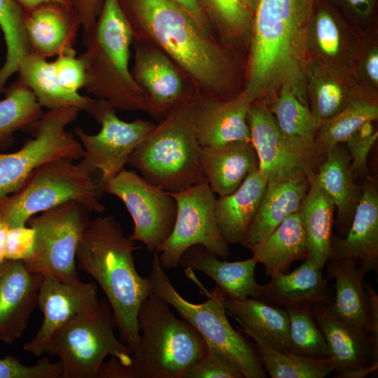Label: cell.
<instances>
[{
	"mask_svg": "<svg viewBox=\"0 0 378 378\" xmlns=\"http://www.w3.org/2000/svg\"><path fill=\"white\" fill-rule=\"evenodd\" d=\"M315 1H258L244 89L254 100L287 84L307 104L309 34Z\"/></svg>",
	"mask_w": 378,
	"mask_h": 378,
	"instance_id": "1",
	"label": "cell"
},
{
	"mask_svg": "<svg viewBox=\"0 0 378 378\" xmlns=\"http://www.w3.org/2000/svg\"><path fill=\"white\" fill-rule=\"evenodd\" d=\"M137 247L121 223L112 216H98L85 228L79 242L78 267L99 285L108 302L120 340L136 354L140 348L138 313L153 293L148 277L137 272Z\"/></svg>",
	"mask_w": 378,
	"mask_h": 378,
	"instance_id": "2",
	"label": "cell"
},
{
	"mask_svg": "<svg viewBox=\"0 0 378 378\" xmlns=\"http://www.w3.org/2000/svg\"><path fill=\"white\" fill-rule=\"evenodd\" d=\"M135 40L148 37L199 87L198 94L220 99L228 61L220 47L172 0H117Z\"/></svg>",
	"mask_w": 378,
	"mask_h": 378,
	"instance_id": "3",
	"label": "cell"
},
{
	"mask_svg": "<svg viewBox=\"0 0 378 378\" xmlns=\"http://www.w3.org/2000/svg\"><path fill=\"white\" fill-rule=\"evenodd\" d=\"M130 26L117 0H104L95 23L83 31L84 88L115 108L148 111V101L129 69Z\"/></svg>",
	"mask_w": 378,
	"mask_h": 378,
	"instance_id": "4",
	"label": "cell"
},
{
	"mask_svg": "<svg viewBox=\"0 0 378 378\" xmlns=\"http://www.w3.org/2000/svg\"><path fill=\"white\" fill-rule=\"evenodd\" d=\"M197 94L155 125L127 161L148 182L169 192L184 190L206 179L194 120Z\"/></svg>",
	"mask_w": 378,
	"mask_h": 378,
	"instance_id": "5",
	"label": "cell"
},
{
	"mask_svg": "<svg viewBox=\"0 0 378 378\" xmlns=\"http://www.w3.org/2000/svg\"><path fill=\"white\" fill-rule=\"evenodd\" d=\"M138 324L140 348L130 365L134 378H183L205 351L199 332L153 293L139 309Z\"/></svg>",
	"mask_w": 378,
	"mask_h": 378,
	"instance_id": "6",
	"label": "cell"
},
{
	"mask_svg": "<svg viewBox=\"0 0 378 378\" xmlns=\"http://www.w3.org/2000/svg\"><path fill=\"white\" fill-rule=\"evenodd\" d=\"M82 160L61 159L34 170L14 192L0 199V218L9 226L27 225L32 216L68 201H76L92 212L102 213L98 185Z\"/></svg>",
	"mask_w": 378,
	"mask_h": 378,
	"instance_id": "7",
	"label": "cell"
},
{
	"mask_svg": "<svg viewBox=\"0 0 378 378\" xmlns=\"http://www.w3.org/2000/svg\"><path fill=\"white\" fill-rule=\"evenodd\" d=\"M153 293L162 298L188 322L206 344L227 354L241 368L245 378H265L267 372L260 357L245 335L230 324L224 304L225 294L216 285L207 292L203 302L194 303L176 290L153 252L148 275Z\"/></svg>",
	"mask_w": 378,
	"mask_h": 378,
	"instance_id": "8",
	"label": "cell"
},
{
	"mask_svg": "<svg viewBox=\"0 0 378 378\" xmlns=\"http://www.w3.org/2000/svg\"><path fill=\"white\" fill-rule=\"evenodd\" d=\"M117 327L107 300L69 321L52 337L49 354L57 356L62 378H97L107 356L125 365L132 363L130 347L117 338Z\"/></svg>",
	"mask_w": 378,
	"mask_h": 378,
	"instance_id": "9",
	"label": "cell"
},
{
	"mask_svg": "<svg viewBox=\"0 0 378 378\" xmlns=\"http://www.w3.org/2000/svg\"><path fill=\"white\" fill-rule=\"evenodd\" d=\"M80 111L76 106L48 110L27 130L31 138L18 150L0 153V199L15 192L34 170L46 163L83 158L80 141L66 130Z\"/></svg>",
	"mask_w": 378,
	"mask_h": 378,
	"instance_id": "10",
	"label": "cell"
},
{
	"mask_svg": "<svg viewBox=\"0 0 378 378\" xmlns=\"http://www.w3.org/2000/svg\"><path fill=\"white\" fill-rule=\"evenodd\" d=\"M91 212L76 201H68L29 218L27 225L35 230V244L31 256L24 262L27 270L64 281L79 280L76 252Z\"/></svg>",
	"mask_w": 378,
	"mask_h": 378,
	"instance_id": "11",
	"label": "cell"
},
{
	"mask_svg": "<svg viewBox=\"0 0 378 378\" xmlns=\"http://www.w3.org/2000/svg\"><path fill=\"white\" fill-rule=\"evenodd\" d=\"M169 193L177 211L170 235L156 251L162 267L165 270L176 269L183 253L195 245L203 246L220 258H229V244L221 235L216 218V197L207 181Z\"/></svg>",
	"mask_w": 378,
	"mask_h": 378,
	"instance_id": "12",
	"label": "cell"
},
{
	"mask_svg": "<svg viewBox=\"0 0 378 378\" xmlns=\"http://www.w3.org/2000/svg\"><path fill=\"white\" fill-rule=\"evenodd\" d=\"M89 114L101 125L99 132L89 134L76 126L74 134L85 151L82 160L92 173L100 172L102 186L125 169L131 153L155 124L141 119L123 121L111 104L99 99Z\"/></svg>",
	"mask_w": 378,
	"mask_h": 378,
	"instance_id": "13",
	"label": "cell"
},
{
	"mask_svg": "<svg viewBox=\"0 0 378 378\" xmlns=\"http://www.w3.org/2000/svg\"><path fill=\"white\" fill-rule=\"evenodd\" d=\"M106 193L120 199L133 223L130 237L142 243L150 252L170 235L176 220L177 206L171 194L144 179L135 171H121L102 186Z\"/></svg>",
	"mask_w": 378,
	"mask_h": 378,
	"instance_id": "14",
	"label": "cell"
},
{
	"mask_svg": "<svg viewBox=\"0 0 378 378\" xmlns=\"http://www.w3.org/2000/svg\"><path fill=\"white\" fill-rule=\"evenodd\" d=\"M247 122L258 159V170L267 184L298 174H304L309 179L316 173L317 162L282 132L265 99L253 102Z\"/></svg>",
	"mask_w": 378,
	"mask_h": 378,
	"instance_id": "15",
	"label": "cell"
},
{
	"mask_svg": "<svg viewBox=\"0 0 378 378\" xmlns=\"http://www.w3.org/2000/svg\"><path fill=\"white\" fill-rule=\"evenodd\" d=\"M100 300L95 284L64 281L52 276H42L37 306L43 315L34 337L24 345V350L35 356L48 354L55 332L74 316L95 307Z\"/></svg>",
	"mask_w": 378,
	"mask_h": 378,
	"instance_id": "16",
	"label": "cell"
},
{
	"mask_svg": "<svg viewBox=\"0 0 378 378\" xmlns=\"http://www.w3.org/2000/svg\"><path fill=\"white\" fill-rule=\"evenodd\" d=\"M134 48L132 75L148 98V112L160 122L174 108L197 93L186 92L174 62L160 48H150L137 40Z\"/></svg>",
	"mask_w": 378,
	"mask_h": 378,
	"instance_id": "17",
	"label": "cell"
},
{
	"mask_svg": "<svg viewBox=\"0 0 378 378\" xmlns=\"http://www.w3.org/2000/svg\"><path fill=\"white\" fill-rule=\"evenodd\" d=\"M41 278L22 260L5 259L0 264V342L11 344L24 332L37 305Z\"/></svg>",
	"mask_w": 378,
	"mask_h": 378,
	"instance_id": "18",
	"label": "cell"
},
{
	"mask_svg": "<svg viewBox=\"0 0 378 378\" xmlns=\"http://www.w3.org/2000/svg\"><path fill=\"white\" fill-rule=\"evenodd\" d=\"M255 100L246 91L219 99L197 94L194 120L200 145L220 146L233 141H250L248 110Z\"/></svg>",
	"mask_w": 378,
	"mask_h": 378,
	"instance_id": "19",
	"label": "cell"
},
{
	"mask_svg": "<svg viewBox=\"0 0 378 378\" xmlns=\"http://www.w3.org/2000/svg\"><path fill=\"white\" fill-rule=\"evenodd\" d=\"M328 259H349L365 274L378 270V192L369 180L361 189L344 236H332Z\"/></svg>",
	"mask_w": 378,
	"mask_h": 378,
	"instance_id": "20",
	"label": "cell"
},
{
	"mask_svg": "<svg viewBox=\"0 0 378 378\" xmlns=\"http://www.w3.org/2000/svg\"><path fill=\"white\" fill-rule=\"evenodd\" d=\"M311 310L337 374L378 364V342L370 334L339 318L329 303H315Z\"/></svg>",
	"mask_w": 378,
	"mask_h": 378,
	"instance_id": "21",
	"label": "cell"
},
{
	"mask_svg": "<svg viewBox=\"0 0 378 378\" xmlns=\"http://www.w3.org/2000/svg\"><path fill=\"white\" fill-rule=\"evenodd\" d=\"M24 23L31 52L46 58L74 48L81 27L72 7L53 1L24 11Z\"/></svg>",
	"mask_w": 378,
	"mask_h": 378,
	"instance_id": "22",
	"label": "cell"
},
{
	"mask_svg": "<svg viewBox=\"0 0 378 378\" xmlns=\"http://www.w3.org/2000/svg\"><path fill=\"white\" fill-rule=\"evenodd\" d=\"M309 259L291 272L273 275L270 282L260 285L256 298L285 309L317 302L330 303L333 297L329 278Z\"/></svg>",
	"mask_w": 378,
	"mask_h": 378,
	"instance_id": "23",
	"label": "cell"
},
{
	"mask_svg": "<svg viewBox=\"0 0 378 378\" xmlns=\"http://www.w3.org/2000/svg\"><path fill=\"white\" fill-rule=\"evenodd\" d=\"M309 186L307 176L304 174L267 183L241 244L251 250L267 237L286 218L298 212Z\"/></svg>",
	"mask_w": 378,
	"mask_h": 378,
	"instance_id": "24",
	"label": "cell"
},
{
	"mask_svg": "<svg viewBox=\"0 0 378 378\" xmlns=\"http://www.w3.org/2000/svg\"><path fill=\"white\" fill-rule=\"evenodd\" d=\"M324 267L329 279L335 281V294L329 303L332 310L345 322L372 336L371 306L363 285L366 274L349 259H328Z\"/></svg>",
	"mask_w": 378,
	"mask_h": 378,
	"instance_id": "25",
	"label": "cell"
},
{
	"mask_svg": "<svg viewBox=\"0 0 378 378\" xmlns=\"http://www.w3.org/2000/svg\"><path fill=\"white\" fill-rule=\"evenodd\" d=\"M200 161L206 180L218 196L234 192L258 168V156L250 141L201 146Z\"/></svg>",
	"mask_w": 378,
	"mask_h": 378,
	"instance_id": "26",
	"label": "cell"
},
{
	"mask_svg": "<svg viewBox=\"0 0 378 378\" xmlns=\"http://www.w3.org/2000/svg\"><path fill=\"white\" fill-rule=\"evenodd\" d=\"M258 263L253 256L234 262L221 260L200 245L188 248L179 261L182 267L209 276L227 297L237 300L257 298L260 285L255 280V269Z\"/></svg>",
	"mask_w": 378,
	"mask_h": 378,
	"instance_id": "27",
	"label": "cell"
},
{
	"mask_svg": "<svg viewBox=\"0 0 378 378\" xmlns=\"http://www.w3.org/2000/svg\"><path fill=\"white\" fill-rule=\"evenodd\" d=\"M267 188L258 168L232 193L219 196L215 212L220 232L227 244L241 243Z\"/></svg>",
	"mask_w": 378,
	"mask_h": 378,
	"instance_id": "28",
	"label": "cell"
},
{
	"mask_svg": "<svg viewBox=\"0 0 378 378\" xmlns=\"http://www.w3.org/2000/svg\"><path fill=\"white\" fill-rule=\"evenodd\" d=\"M325 154L326 158L318 167L314 178L334 202L341 231L346 233L361 190L354 183L346 148L338 144Z\"/></svg>",
	"mask_w": 378,
	"mask_h": 378,
	"instance_id": "29",
	"label": "cell"
},
{
	"mask_svg": "<svg viewBox=\"0 0 378 378\" xmlns=\"http://www.w3.org/2000/svg\"><path fill=\"white\" fill-rule=\"evenodd\" d=\"M314 175L298 211L307 243V258L323 270L331 249L335 205L320 187Z\"/></svg>",
	"mask_w": 378,
	"mask_h": 378,
	"instance_id": "30",
	"label": "cell"
},
{
	"mask_svg": "<svg viewBox=\"0 0 378 378\" xmlns=\"http://www.w3.org/2000/svg\"><path fill=\"white\" fill-rule=\"evenodd\" d=\"M18 80L34 94L41 107L48 110L76 106L89 113L95 99L64 91L56 78L53 63L31 52L19 62Z\"/></svg>",
	"mask_w": 378,
	"mask_h": 378,
	"instance_id": "31",
	"label": "cell"
},
{
	"mask_svg": "<svg viewBox=\"0 0 378 378\" xmlns=\"http://www.w3.org/2000/svg\"><path fill=\"white\" fill-rule=\"evenodd\" d=\"M227 314L279 351L289 352L288 315L286 309L258 298L232 299L225 295Z\"/></svg>",
	"mask_w": 378,
	"mask_h": 378,
	"instance_id": "32",
	"label": "cell"
},
{
	"mask_svg": "<svg viewBox=\"0 0 378 378\" xmlns=\"http://www.w3.org/2000/svg\"><path fill=\"white\" fill-rule=\"evenodd\" d=\"M250 251L267 276L288 272L294 261L307 259L306 237L299 212L286 218Z\"/></svg>",
	"mask_w": 378,
	"mask_h": 378,
	"instance_id": "33",
	"label": "cell"
},
{
	"mask_svg": "<svg viewBox=\"0 0 378 378\" xmlns=\"http://www.w3.org/2000/svg\"><path fill=\"white\" fill-rule=\"evenodd\" d=\"M341 70L336 66L316 64L309 71V88L307 95L309 92L310 110L318 127L341 111L357 94Z\"/></svg>",
	"mask_w": 378,
	"mask_h": 378,
	"instance_id": "34",
	"label": "cell"
},
{
	"mask_svg": "<svg viewBox=\"0 0 378 378\" xmlns=\"http://www.w3.org/2000/svg\"><path fill=\"white\" fill-rule=\"evenodd\" d=\"M278 91L270 108L279 128L291 142L317 162L315 139L318 125L314 116L307 105L295 97L288 85H281Z\"/></svg>",
	"mask_w": 378,
	"mask_h": 378,
	"instance_id": "35",
	"label": "cell"
},
{
	"mask_svg": "<svg viewBox=\"0 0 378 378\" xmlns=\"http://www.w3.org/2000/svg\"><path fill=\"white\" fill-rule=\"evenodd\" d=\"M378 118V105L374 98L356 94L337 114L319 126L315 139L318 158L332 146L345 143L367 123Z\"/></svg>",
	"mask_w": 378,
	"mask_h": 378,
	"instance_id": "36",
	"label": "cell"
},
{
	"mask_svg": "<svg viewBox=\"0 0 378 378\" xmlns=\"http://www.w3.org/2000/svg\"><path fill=\"white\" fill-rule=\"evenodd\" d=\"M237 329L255 343L264 368L272 378H324L335 371L330 358L312 359L276 349L248 327Z\"/></svg>",
	"mask_w": 378,
	"mask_h": 378,
	"instance_id": "37",
	"label": "cell"
},
{
	"mask_svg": "<svg viewBox=\"0 0 378 378\" xmlns=\"http://www.w3.org/2000/svg\"><path fill=\"white\" fill-rule=\"evenodd\" d=\"M0 100V153L10 148L18 131L27 132L43 113L31 90L20 80L6 87Z\"/></svg>",
	"mask_w": 378,
	"mask_h": 378,
	"instance_id": "38",
	"label": "cell"
},
{
	"mask_svg": "<svg viewBox=\"0 0 378 378\" xmlns=\"http://www.w3.org/2000/svg\"><path fill=\"white\" fill-rule=\"evenodd\" d=\"M24 17V11L15 0H0V29L6 47V59L0 68V94L8 78L17 72L20 60L31 52Z\"/></svg>",
	"mask_w": 378,
	"mask_h": 378,
	"instance_id": "39",
	"label": "cell"
},
{
	"mask_svg": "<svg viewBox=\"0 0 378 378\" xmlns=\"http://www.w3.org/2000/svg\"><path fill=\"white\" fill-rule=\"evenodd\" d=\"M286 310L289 352L312 359L330 358L328 346L313 316L311 306H294Z\"/></svg>",
	"mask_w": 378,
	"mask_h": 378,
	"instance_id": "40",
	"label": "cell"
},
{
	"mask_svg": "<svg viewBox=\"0 0 378 378\" xmlns=\"http://www.w3.org/2000/svg\"><path fill=\"white\" fill-rule=\"evenodd\" d=\"M341 16L326 0H316L311 18L309 43L325 60L335 61L343 48Z\"/></svg>",
	"mask_w": 378,
	"mask_h": 378,
	"instance_id": "41",
	"label": "cell"
},
{
	"mask_svg": "<svg viewBox=\"0 0 378 378\" xmlns=\"http://www.w3.org/2000/svg\"><path fill=\"white\" fill-rule=\"evenodd\" d=\"M223 29L240 35L248 29L253 14L241 0H199Z\"/></svg>",
	"mask_w": 378,
	"mask_h": 378,
	"instance_id": "42",
	"label": "cell"
},
{
	"mask_svg": "<svg viewBox=\"0 0 378 378\" xmlns=\"http://www.w3.org/2000/svg\"><path fill=\"white\" fill-rule=\"evenodd\" d=\"M200 359L183 378H245L239 365L220 349L206 344Z\"/></svg>",
	"mask_w": 378,
	"mask_h": 378,
	"instance_id": "43",
	"label": "cell"
},
{
	"mask_svg": "<svg viewBox=\"0 0 378 378\" xmlns=\"http://www.w3.org/2000/svg\"><path fill=\"white\" fill-rule=\"evenodd\" d=\"M59 361L52 362L47 357L33 365H27L13 356L0 358V378H62Z\"/></svg>",
	"mask_w": 378,
	"mask_h": 378,
	"instance_id": "44",
	"label": "cell"
},
{
	"mask_svg": "<svg viewBox=\"0 0 378 378\" xmlns=\"http://www.w3.org/2000/svg\"><path fill=\"white\" fill-rule=\"evenodd\" d=\"M378 132H374L372 122L363 125L346 141L351 158V169L354 177L370 179L367 160L368 154L377 139Z\"/></svg>",
	"mask_w": 378,
	"mask_h": 378,
	"instance_id": "45",
	"label": "cell"
},
{
	"mask_svg": "<svg viewBox=\"0 0 378 378\" xmlns=\"http://www.w3.org/2000/svg\"><path fill=\"white\" fill-rule=\"evenodd\" d=\"M74 48L57 56L52 62L55 74L61 88L71 94H78L84 88L85 74L84 66Z\"/></svg>",
	"mask_w": 378,
	"mask_h": 378,
	"instance_id": "46",
	"label": "cell"
},
{
	"mask_svg": "<svg viewBox=\"0 0 378 378\" xmlns=\"http://www.w3.org/2000/svg\"><path fill=\"white\" fill-rule=\"evenodd\" d=\"M35 244V230L27 225L9 227L6 239L5 258L27 261L32 255Z\"/></svg>",
	"mask_w": 378,
	"mask_h": 378,
	"instance_id": "47",
	"label": "cell"
},
{
	"mask_svg": "<svg viewBox=\"0 0 378 378\" xmlns=\"http://www.w3.org/2000/svg\"><path fill=\"white\" fill-rule=\"evenodd\" d=\"M77 13L83 31L96 22L102 9L104 0H67Z\"/></svg>",
	"mask_w": 378,
	"mask_h": 378,
	"instance_id": "48",
	"label": "cell"
},
{
	"mask_svg": "<svg viewBox=\"0 0 378 378\" xmlns=\"http://www.w3.org/2000/svg\"><path fill=\"white\" fill-rule=\"evenodd\" d=\"M333 8L340 7L350 16L370 18L375 11L377 0H326Z\"/></svg>",
	"mask_w": 378,
	"mask_h": 378,
	"instance_id": "49",
	"label": "cell"
},
{
	"mask_svg": "<svg viewBox=\"0 0 378 378\" xmlns=\"http://www.w3.org/2000/svg\"><path fill=\"white\" fill-rule=\"evenodd\" d=\"M186 11L200 29L211 36L209 22L199 0H172Z\"/></svg>",
	"mask_w": 378,
	"mask_h": 378,
	"instance_id": "50",
	"label": "cell"
},
{
	"mask_svg": "<svg viewBox=\"0 0 378 378\" xmlns=\"http://www.w3.org/2000/svg\"><path fill=\"white\" fill-rule=\"evenodd\" d=\"M97 378H134L130 365H125L117 358L110 359L101 365Z\"/></svg>",
	"mask_w": 378,
	"mask_h": 378,
	"instance_id": "51",
	"label": "cell"
},
{
	"mask_svg": "<svg viewBox=\"0 0 378 378\" xmlns=\"http://www.w3.org/2000/svg\"><path fill=\"white\" fill-rule=\"evenodd\" d=\"M365 71L369 80L374 85L378 83V52L372 49L365 61Z\"/></svg>",
	"mask_w": 378,
	"mask_h": 378,
	"instance_id": "52",
	"label": "cell"
},
{
	"mask_svg": "<svg viewBox=\"0 0 378 378\" xmlns=\"http://www.w3.org/2000/svg\"><path fill=\"white\" fill-rule=\"evenodd\" d=\"M378 364H375L369 367L360 368L353 370L337 374L335 377L337 378H364L370 373L377 370Z\"/></svg>",
	"mask_w": 378,
	"mask_h": 378,
	"instance_id": "53",
	"label": "cell"
},
{
	"mask_svg": "<svg viewBox=\"0 0 378 378\" xmlns=\"http://www.w3.org/2000/svg\"><path fill=\"white\" fill-rule=\"evenodd\" d=\"M24 11H28L46 2H59L69 5L67 0H15ZM70 6V5H69Z\"/></svg>",
	"mask_w": 378,
	"mask_h": 378,
	"instance_id": "54",
	"label": "cell"
},
{
	"mask_svg": "<svg viewBox=\"0 0 378 378\" xmlns=\"http://www.w3.org/2000/svg\"><path fill=\"white\" fill-rule=\"evenodd\" d=\"M8 229V225L0 218V264L6 259L5 245Z\"/></svg>",
	"mask_w": 378,
	"mask_h": 378,
	"instance_id": "55",
	"label": "cell"
},
{
	"mask_svg": "<svg viewBox=\"0 0 378 378\" xmlns=\"http://www.w3.org/2000/svg\"><path fill=\"white\" fill-rule=\"evenodd\" d=\"M241 1L253 15L258 0H241Z\"/></svg>",
	"mask_w": 378,
	"mask_h": 378,
	"instance_id": "56",
	"label": "cell"
}]
</instances>
